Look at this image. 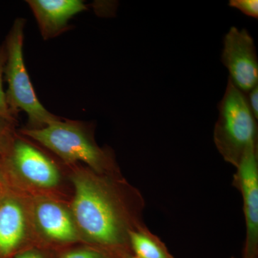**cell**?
<instances>
[{
    "mask_svg": "<svg viewBox=\"0 0 258 258\" xmlns=\"http://www.w3.org/2000/svg\"><path fill=\"white\" fill-rule=\"evenodd\" d=\"M118 175L90 169L76 171L71 212L84 240L111 255L120 256L131 249L129 232L147 225L143 196Z\"/></svg>",
    "mask_w": 258,
    "mask_h": 258,
    "instance_id": "obj_1",
    "label": "cell"
},
{
    "mask_svg": "<svg viewBox=\"0 0 258 258\" xmlns=\"http://www.w3.org/2000/svg\"><path fill=\"white\" fill-rule=\"evenodd\" d=\"M22 135L47 148L69 164L83 162L101 174H118L109 149L100 147L93 132L81 122L61 118L40 129H22Z\"/></svg>",
    "mask_w": 258,
    "mask_h": 258,
    "instance_id": "obj_2",
    "label": "cell"
},
{
    "mask_svg": "<svg viewBox=\"0 0 258 258\" xmlns=\"http://www.w3.org/2000/svg\"><path fill=\"white\" fill-rule=\"evenodd\" d=\"M25 23V19H16L5 40L4 75L8 84L5 94L13 116L17 118L19 112L25 111L28 117V128H26L40 129L61 118L47 111L40 103L32 86L23 57Z\"/></svg>",
    "mask_w": 258,
    "mask_h": 258,
    "instance_id": "obj_3",
    "label": "cell"
},
{
    "mask_svg": "<svg viewBox=\"0 0 258 258\" xmlns=\"http://www.w3.org/2000/svg\"><path fill=\"white\" fill-rule=\"evenodd\" d=\"M218 109L214 142L226 162L237 168L246 149L257 144V120L249 108L246 95L230 79Z\"/></svg>",
    "mask_w": 258,
    "mask_h": 258,
    "instance_id": "obj_4",
    "label": "cell"
},
{
    "mask_svg": "<svg viewBox=\"0 0 258 258\" xmlns=\"http://www.w3.org/2000/svg\"><path fill=\"white\" fill-rule=\"evenodd\" d=\"M4 171L8 178L16 175L41 189H52L60 183V171L52 159L17 134L5 156Z\"/></svg>",
    "mask_w": 258,
    "mask_h": 258,
    "instance_id": "obj_5",
    "label": "cell"
},
{
    "mask_svg": "<svg viewBox=\"0 0 258 258\" xmlns=\"http://www.w3.org/2000/svg\"><path fill=\"white\" fill-rule=\"evenodd\" d=\"M221 61L236 88L247 94L258 86V59L253 38L246 29L230 28L224 38Z\"/></svg>",
    "mask_w": 258,
    "mask_h": 258,
    "instance_id": "obj_6",
    "label": "cell"
},
{
    "mask_svg": "<svg viewBox=\"0 0 258 258\" xmlns=\"http://www.w3.org/2000/svg\"><path fill=\"white\" fill-rule=\"evenodd\" d=\"M233 179V186L242 194L246 225V238L242 258L257 257L258 253V148L249 146Z\"/></svg>",
    "mask_w": 258,
    "mask_h": 258,
    "instance_id": "obj_7",
    "label": "cell"
},
{
    "mask_svg": "<svg viewBox=\"0 0 258 258\" xmlns=\"http://www.w3.org/2000/svg\"><path fill=\"white\" fill-rule=\"evenodd\" d=\"M32 215L37 230L50 242L71 243L81 238L71 210L55 200L37 198Z\"/></svg>",
    "mask_w": 258,
    "mask_h": 258,
    "instance_id": "obj_8",
    "label": "cell"
},
{
    "mask_svg": "<svg viewBox=\"0 0 258 258\" xmlns=\"http://www.w3.org/2000/svg\"><path fill=\"white\" fill-rule=\"evenodd\" d=\"M28 233V214L11 188L0 199V258H11L18 252Z\"/></svg>",
    "mask_w": 258,
    "mask_h": 258,
    "instance_id": "obj_9",
    "label": "cell"
},
{
    "mask_svg": "<svg viewBox=\"0 0 258 258\" xmlns=\"http://www.w3.org/2000/svg\"><path fill=\"white\" fill-rule=\"evenodd\" d=\"M42 39L55 38L71 30L69 21L88 10L82 0H28Z\"/></svg>",
    "mask_w": 258,
    "mask_h": 258,
    "instance_id": "obj_10",
    "label": "cell"
},
{
    "mask_svg": "<svg viewBox=\"0 0 258 258\" xmlns=\"http://www.w3.org/2000/svg\"><path fill=\"white\" fill-rule=\"evenodd\" d=\"M129 244L134 255L141 258H174L165 244L146 227L129 232Z\"/></svg>",
    "mask_w": 258,
    "mask_h": 258,
    "instance_id": "obj_11",
    "label": "cell"
},
{
    "mask_svg": "<svg viewBox=\"0 0 258 258\" xmlns=\"http://www.w3.org/2000/svg\"><path fill=\"white\" fill-rule=\"evenodd\" d=\"M6 62V48L5 42L0 45V117L16 123L17 118L12 114L7 103L6 94L3 89V76Z\"/></svg>",
    "mask_w": 258,
    "mask_h": 258,
    "instance_id": "obj_12",
    "label": "cell"
},
{
    "mask_svg": "<svg viewBox=\"0 0 258 258\" xmlns=\"http://www.w3.org/2000/svg\"><path fill=\"white\" fill-rule=\"evenodd\" d=\"M15 123L0 117V154L8 155L14 142L16 133Z\"/></svg>",
    "mask_w": 258,
    "mask_h": 258,
    "instance_id": "obj_13",
    "label": "cell"
},
{
    "mask_svg": "<svg viewBox=\"0 0 258 258\" xmlns=\"http://www.w3.org/2000/svg\"><path fill=\"white\" fill-rule=\"evenodd\" d=\"M60 258H112V256L101 249L88 247L68 251Z\"/></svg>",
    "mask_w": 258,
    "mask_h": 258,
    "instance_id": "obj_14",
    "label": "cell"
},
{
    "mask_svg": "<svg viewBox=\"0 0 258 258\" xmlns=\"http://www.w3.org/2000/svg\"><path fill=\"white\" fill-rule=\"evenodd\" d=\"M229 6L240 10L250 18H258L257 0H230Z\"/></svg>",
    "mask_w": 258,
    "mask_h": 258,
    "instance_id": "obj_15",
    "label": "cell"
},
{
    "mask_svg": "<svg viewBox=\"0 0 258 258\" xmlns=\"http://www.w3.org/2000/svg\"><path fill=\"white\" fill-rule=\"evenodd\" d=\"M247 96V101H248V104L249 108H250L251 111L253 113L254 118L256 119H258V86H255L254 88H252L250 91L247 94H246Z\"/></svg>",
    "mask_w": 258,
    "mask_h": 258,
    "instance_id": "obj_16",
    "label": "cell"
},
{
    "mask_svg": "<svg viewBox=\"0 0 258 258\" xmlns=\"http://www.w3.org/2000/svg\"><path fill=\"white\" fill-rule=\"evenodd\" d=\"M11 258H46V256L39 249H29L26 250L19 251Z\"/></svg>",
    "mask_w": 258,
    "mask_h": 258,
    "instance_id": "obj_17",
    "label": "cell"
},
{
    "mask_svg": "<svg viewBox=\"0 0 258 258\" xmlns=\"http://www.w3.org/2000/svg\"><path fill=\"white\" fill-rule=\"evenodd\" d=\"M11 188L12 186L5 175L4 169H2L0 170V199L6 195Z\"/></svg>",
    "mask_w": 258,
    "mask_h": 258,
    "instance_id": "obj_18",
    "label": "cell"
},
{
    "mask_svg": "<svg viewBox=\"0 0 258 258\" xmlns=\"http://www.w3.org/2000/svg\"><path fill=\"white\" fill-rule=\"evenodd\" d=\"M121 258H141L137 257V256L134 255L133 253H129V252H126V253H124L122 254L120 256Z\"/></svg>",
    "mask_w": 258,
    "mask_h": 258,
    "instance_id": "obj_19",
    "label": "cell"
},
{
    "mask_svg": "<svg viewBox=\"0 0 258 258\" xmlns=\"http://www.w3.org/2000/svg\"><path fill=\"white\" fill-rule=\"evenodd\" d=\"M5 156L0 154V170L4 169Z\"/></svg>",
    "mask_w": 258,
    "mask_h": 258,
    "instance_id": "obj_20",
    "label": "cell"
},
{
    "mask_svg": "<svg viewBox=\"0 0 258 258\" xmlns=\"http://www.w3.org/2000/svg\"><path fill=\"white\" fill-rule=\"evenodd\" d=\"M252 258H257V257H252Z\"/></svg>",
    "mask_w": 258,
    "mask_h": 258,
    "instance_id": "obj_21",
    "label": "cell"
}]
</instances>
